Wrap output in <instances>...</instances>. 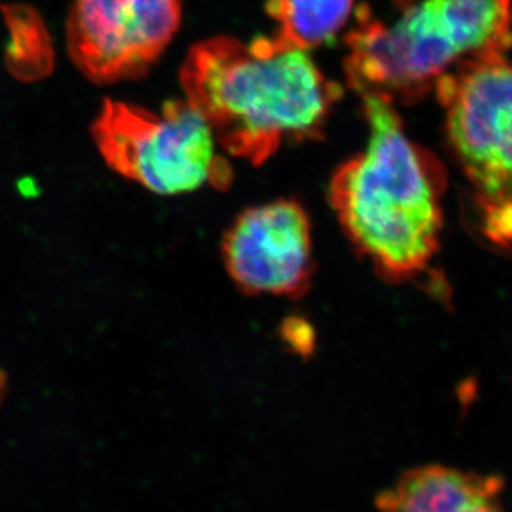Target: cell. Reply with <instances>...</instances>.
<instances>
[{
    "instance_id": "1",
    "label": "cell",
    "mask_w": 512,
    "mask_h": 512,
    "mask_svg": "<svg viewBox=\"0 0 512 512\" xmlns=\"http://www.w3.org/2000/svg\"><path fill=\"white\" fill-rule=\"evenodd\" d=\"M185 100L232 157L264 164L286 140L319 137L342 96L306 50L278 36L242 43L217 36L192 46L181 69Z\"/></svg>"
},
{
    "instance_id": "2",
    "label": "cell",
    "mask_w": 512,
    "mask_h": 512,
    "mask_svg": "<svg viewBox=\"0 0 512 512\" xmlns=\"http://www.w3.org/2000/svg\"><path fill=\"white\" fill-rule=\"evenodd\" d=\"M366 150L340 165L330 204L357 252L389 281L413 278L439 251L443 178L414 146L392 101L365 96Z\"/></svg>"
},
{
    "instance_id": "3",
    "label": "cell",
    "mask_w": 512,
    "mask_h": 512,
    "mask_svg": "<svg viewBox=\"0 0 512 512\" xmlns=\"http://www.w3.org/2000/svg\"><path fill=\"white\" fill-rule=\"evenodd\" d=\"M92 136L110 168L156 194H188L205 185L224 190L232 181L211 127L187 100L167 101L156 113L106 99Z\"/></svg>"
},
{
    "instance_id": "4",
    "label": "cell",
    "mask_w": 512,
    "mask_h": 512,
    "mask_svg": "<svg viewBox=\"0 0 512 512\" xmlns=\"http://www.w3.org/2000/svg\"><path fill=\"white\" fill-rule=\"evenodd\" d=\"M437 92L451 146L487 210L512 204V63L478 56L441 77Z\"/></svg>"
},
{
    "instance_id": "5",
    "label": "cell",
    "mask_w": 512,
    "mask_h": 512,
    "mask_svg": "<svg viewBox=\"0 0 512 512\" xmlns=\"http://www.w3.org/2000/svg\"><path fill=\"white\" fill-rule=\"evenodd\" d=\"M345 72L352 89L393 101L429 86L463 56L450 23L434 0H421L386 25L365 9L346 37Z\"/></svg>"
},
{
    "instance_id": "6",
    "label": "cell",
    "mask_w": 512,
    "mask_h": 512,
    "mask_svg": "<svg viewBox=\"0 0 512 512\" xmlns=\"http://www.w3.org/2000/svg\"><path fill=\"white\" fill-rule=\"evenodd\" d=\"M181 25L180 0H73L67 50L99 86L147 74Z\"/></svg>"
},
{
    "instance_id": "7",
    "label": "cell",
    "mask_w": 512,
    "mask_h": 512,
    "mask_svg": "<svg viewBox=\"0 0 512 512\" xmlns=\"http://www.w3.org/2000/svg\"><path fill=\"white\" fill-rule=\"evenodd\" d=\"M232 281L251 295L298 296L313 271L312 225L296 201L256 205L232 222L222 241Z\"/></svg>"
},
{
    "instance_id": "8",
    "label": "cell",
    "mask_w": 512,
    "mask_h": 512,
    "mask_svg": "<svg viewBox=\"0 0 512 512\" xmlns=\"http://www.w3.org/2000/svg\"><path fill=\"white\" fill-rule=\"evenodd\" d=\"M501 491L497 477L424 466L406 471L376 504L379 512H504Z\"/></svg>"
},
{
    "instance_id": "9",
    "label": "cell",
    "mask_w": 512,
    "mask_h": 512,
    "mask_svg": "<svg viewBox=\"0 0 512 512\" xmlns=\"http://www.w3.org/2000/svg\"><path fill=\"white\" fill-rule=\"evenodd\" d=\"M0 9L9 32L6 69L19 82L46 79L55 69V50L42 16L32 6L22 3L2 5Z\"/></svg>"
},
{
    "instance_id": "10",
    "label": "cell",
    "mask_w": 512,
    "mask_h": 512,
    "mask_svg": "<svg viewBox=\"0 0 512 512\" xmlns=\"http://www.w3.org/2000/svg\"><path fill=\"white\" fill-rule=\"evenodd\" d=\"M352 9L353 0H269L266 5L278 23L275 36L306 52L338 35Z\"/></svg>"
},
{
    "instance_id": "11",
    "label": "cell",
    "mask_w": 512,
    "mask_h": 512,
    "mask_svg": "<svg viewBox=\"0 0 512 512\" xmlns=\"http://www.w3.org/2000/svg\"><path fill=\"white\" fill-rule=\"evenodd\" d=\"M284 336L286 342L292 346L296 352L306 353L313 346V330L308 322L302 319H291L285 323Z\"/></svg>"
},
{
    "instance_id": "12",
    "label": "cell",
    "mask_w": 512,
    "mask_h": 512,
    "mask_svg": "<svg viewBox=\"0 0 512 512\" xmlns=\"http://www.w3.org/2000/svg\"><path fill=\"white\" fill-rule=\"evenodd\" d=\"M6 377L0 372V399H2L3 390H5Z\"/></svg>"
}]
</instances>
